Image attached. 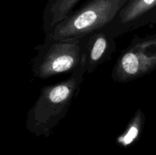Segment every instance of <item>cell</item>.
Returning <instances> with one entry per match:
<instances>
[{"label": "cell", "instance_id": "cell-2", "mask_svg": "<svg viewBox=\"0 0 156 155\" xmlns=\"http://www.w3.org/2000/svg\"><path fill=\"white\" fill-rule=\"evenodd\" d=\"M89 35L66 40L44 38L43 43L36 46L37 51L31 60L34 76L47 79L62 74H72L82 64Z\"/></svg>", "mask_w": 156, "mask_h": 155}, {"label": "cell", "instance_id": "cell-1", "mask_svg": "<svg viewBox=\"0 0 156 155\" xmlns=\"http://www.w3.org/2000/svg\"><path fill=\"white\" fill-rule=\"evenodd\" d=\"M86 73L82 62L68 78L43 87L37 100L27 112L25 123L27 129L37 136L48 137L66 115L80 91Z\"/></svg>", "mask_w": 156, "mask_h": 155}, {"label": "cell", "instance_id": "cell-4", "mask_svg": "<svg viewBox=\"0 0 156 155\" xmlns=\"http://www.w3.org/2000/svg\"><path fill=\"white\" fill-rule=\"evenodd\" d=\"M156 69V34L136 36L120 53L111 78L117 83L136 80Z\"/></svg>", "mask_w": 156, "mask_h": 155}, {"label": "cell", "instance_id": "cell-5", "mask_svg": "<svg viewBox=\"0 0 156 155\" xmlns=\"http://www.w3.org/2000/svg\"><path fill=\"white\" fill-rule=\"evenodd\" d=\"M156 23V0H128L104 30L114 37Z\"/></svg>", "mask_w": 156, "mask_h": 155}, {"label": "cell", "instance_id": "cell-3", "mask_svg": "<svg viewBox=\"0 0 156 155\" xmlns=\"http://www.w3.org/2000/svg\"><path fill=\"white\" fill-rule=\"evenodd\" d=\"M128 0H90L45 33V38L84 37L112 22Z\"/></svg>", "mask_w": 156, "mask_h": 155}, {"label": "cell", "instance_id": "cell-8", "mask_svg": "<svg viewBox=\"0 0 156 155\" xmlns=\"http://www.w3.org/2000/svg\"><path fill=\"white\" fill-rule=\"evenodd\" d=\"M145 122H146V116L144 112L142 109L139 108L136 111L133 116L130 119L125 131L119 137L117 141L124 145L132 144L140 136L142 131L144 129Z\"/></svg>", "mask_w": 156, "mask_h": 155}, {"label": "cell", "instance_id": "cell-7", "mask_svg": "<svg viewBox=\"0 0 156 155\" xmlns=\"http://www.w3.org/2000/svg\"><path fill=\"white\" fill-rule=\"evenodd\" d=\"M80 0H48L43 13V30L44 33L63 21L73 12V9Z\"/></svg>", "mask_w": 156, "mask_h": 155}, {"label": "cell", "instance_id": "cell-6", "mask_svg": "<svg viewBox=\"0 0 156 155\" xmlns=\"http://www.w3.org/2000/svg\"><path fill=\"white\" fill-rule=\"evenodd\" d=\"M117 49L115 37L104 29L91 33L84 53L83 63L88 74L111 60Z\"/></svg>", "mask_w": 156, "mask_h": 155}]
</instances>
